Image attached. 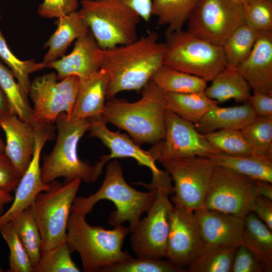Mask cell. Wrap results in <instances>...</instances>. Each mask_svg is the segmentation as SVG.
<instances>
[{
    "label": "cell",
    "instance_id": "30bf717a",
    "mask_svg": "<svg viewBox=\"0 0 272 272\" xmlns=\"http://www.w3.org/2000/svg\"><path fill=\"white\" fill-rule=\"evenodd\" d=\"M244 6L233 0H198L187 20V31L223 46L231 33L246 23Z\"/></svg>",
    "mask_w": 272,
    "mask_h": 272
},
{
    "label": "cell",
    "instance_id": "f6af8a7d",
    "mask_svg": "<svg viewBox=\"0 0 272 272\" xmlns=\"http://www.w3.org/2000/svg\"><path fill=\"white\" fill-rule=\"evenodd\" d=\"M251 212L254 213L272 231V200L263 196H256Z\"/></svg>",
    "mask_w": 272,
    "mask_h": 272
},
{
    "label": "cell",
    "instance_id": "4fadbf2b",
    "mask_svg": "<svg viewBox=\"0 0 272 272\" xmlns=\"http://www.w3.org/2000/svg\"><path fill=\"white\" fill-rule=\"evenodd\" d=\"M256 196L253 180L215 166L204 208L244 218L251 212Z\"/></svg>",
    "mask_w": 272,
    "mask_h": 272
},
{
    "label": "cell",
    "instance_id": "603a6c76",
    "mask_svg": "<svg viewBox=\"0 0 272 272\" xmlns=\"http://www.w3.org/2000/svg\"><path fill=\"white\" fill-rule=\"evenodd\" d=\"M57 29L44 45L48 51L42 62L45 65L60 57L74 40L87 35L89 27L79 10L57 18Z\"/></svg>",
    "mask_w": 272,
    "mask_h": 272
},
{
    "label": "cell",
    "instance_id": "8fae6325",
    "mask_svg": "<svg viewBox=\"0 0 272 272\" xmlns=\"http://www.w3.org/2000/svg\"><path fill=\"white\" fill-rule=\"evenodd\" d=\"M151 189L156 190V195L147 216L140 220L130 232L131 247L137 257L162 259L166 255L169 217L174 206L167 191Z\"/></svg>",
    "mask_w": 272,
    "mask_h": 272
},
{
    "label": "cell",
    "instance_id": "7bdbcfd3",
    "mask_svg": "<svg viewBox=\"0 0 272 272\" xmlns=\"http://www.w3.org/2000/svg\"><path fill=\"white\" fill-rule=\"evenodd\" d=\"M265 271L262 263L247 248L240 245L237 248L231 272Z\"/></svg>",
    "mask_w": 272,
    "mask_h": 272
},
{
    "label": "cell",
    "instance_id": "9a60e30c",
    "mask_svg": "<svg viewBox=\"0 0 272 272\" xmlns=\"http://www.w3.org/2000/svg\"><path fill=\"white\" fill-rule=\"evenodd\" d=\"M55 129L54 124L45 123H38L34 127L35 145L32 160L15 189L11 206L0 216V226L29 208L40 193L49 189V183H45L41 179L40 156L45 143L54 139Z\"/></svg>",
    "mask_w": 272,
    "mask_h": 272
},
{
    "label": "cell",
    "instance_id": "1f68e13d",
    "mask_svg": "<svg viewBox=\"0 0 272 272\" xmlns=\"http://www.w3.org/2000/svg\"><path fill=\"white\" fill-rule=\"evenodd\" d=\"M10 222L35 270L41 256L42 240L38 225L30 208L22 211Z\"/></svg>",
    "mask_w": 272,
    "mask_h": 272
},
{
    "label": "cell",
    "instance_id": "7a4b0ae2",
    "mask_svg": "<svg viewBox=\"0 0 272 272\" xmlns=\"http://www.w3.org/2000/svg\"><path fill=\"white\" fill-rule=\"evenodd\" d=\"M108 100L101 116L106 123L125 130L139 145L154 144L164 139V93L151 80L142 88L137 101L114 97Z\"/></svg>",
    "mask_w": 272,
    "mask_h": 272
},
{
    "label": "cell",
    "instance_id": "3957f363",
    "mask_svg": "<svg viewBox=\"0 0 272 272\" xmlns=\"http://www.w3.org/2000/svg\"><path fill=\"white\" fill-rule=\"evenodd\" d=\"M54 123L57 132L56 142L51 152L43 156L41 167L42 181L49 183L63 177L64 182L76 179L87 183L96 182L103 174L104 165L111 159L109 155H104L92 165L79 158L78 144L89 131L90 118L71 119L66 113L62 112Z\"/></svg>",
    "mask_w": 272,
    "mask_h": 272
},
{
    "label": "cell",
    "instance_id": "f546056e",
    "mask_svg": "<svg viewBox=\"0 0 272 272\" xmlns=\"http://www.w3.org/2000/svg\"><path fill=\"white\" fill-rule=\"evenodd\" d=\"M151 80L164 93L203 92L207 87V82L204 79L164 64L156 72Z\"/></svg>",
    "mask_w": 272,
    "mask_h": 272
},
{
    "label": "cell",
    "instance_id": "4dcf8cb0",
    "mask_svg": "<svg viewBox=\"0 0 272 272\" xmlns=\"http://www.w3.org/2000/svg\"><path fill=\"white\" fill-rule=\"evenodd\" d=\"M0 86L5 93L14 113L23 121L33 127L36 123L33 118L28 95L16 82L12 71L0 62Z\"/></svg>",
    "mask_w": 272,
    "mask_h": 272
},
{
    "label": "cell",
    "instance_id": "cb8c5ba5",
    "mask_svg": "<svg viewBox=\"0 0 272 272\" xmlns=\"http://www.w3.org/2000/svg\"><path fill=\"white\" fill-rule=\"evenodd\" d=\"M256 116L250 104L247 102L239 106H218L208 112L194 125L202 134L221 129L241 130Z\"/></svg>",
    "mask_w": 272,
    "mask_h": 272
},
{
    "label": "cell",
    "instance_id": "52a82bcc",
    "mask_svg": "<svg viewBox=\"0 0 272 272\" xmlns=\"http://www.w3.org/2000/svg\"><path fill=\"white\" fill-rule=\"evenodd\" d=\"M164 65L212 81L227 65L222 46L182 29L165 35Z\"/></svg>",
    "mask_w": 272,
    "mask_h": 272
},
{
    "label": "cell",
    "instance_id": "7402d4cb",
    "mask_svg": "<svg viewBox=\"0 0 272 272\" xmlns=\"http://www.w3.org/2000/svg\"><path fill=\"white\" fill-rule=\"evenodd\" d=\"M108 81L107 73L102 69L86 78L80 79L69 118L81 119L101 116Z\"/></svg>",
    "mask_w": 272,
    "mask_h": 272
},
{
    "label": "cell",
    "instance_id": "7dc6e473",
    "mask_svg": "<svg viewBox=\"0 0 272 272\" xmlns=\"http://www.w3.org/2000/svg\"><path fill=\"white\" fill-rule=\"evenodd\" d=\"M133 10L145 21H149L152 16V0H121Z\"/></svg>",
    "mask_w": 272,
    "mask_h": 272
},
{
    "label": "cell",
    "instance_id": "ee69618b",
    "mask_svg": "<svg viewBox=\"0 0 272 272\" xmlns=\"http://www.w3.org/2000/svg\"><path fill=\"white\" fill-rule=\"evenodd\" d=\"M21 176L5 153L0 152V190L10 193L15 190Z\"/></svg>",
    "mask_w": 272,
    "mask_h": 272
},
{
    "label": "cell",
    "instance_id": "db71d44e",
    "mask_svg": "<svg viewBox=\"0 0 272 272\" xmlns=\"http://www.w3.org/2000/svg\"><path fill=\"white\" fill-rule=\"evenodd\" d=\"M2 271H4L3 269L1 268V266H0V272H2Z\"/></svg>",
    "mask_w": 272,
    "mask_h": 272
},
{
    "label": "cell",
    "instance_id": "d590c367",
    "mask_svg": "<svg viewBox=\"0 0 272 272\" xmlns=\"http://www.w3.org/2000/svg\"><path fill=\"white\" fill-rule=\"evenodd\" d=\"M202 135L218 153L235 156L253 154L240 130L221 129Z\"/></svg>",
    "mask_w": 272,
    "mask_h": 272
},
{
    "label": "cell",
    "instance_id": "f1b7e54d",
    "mask_svg": "<svg viewBox=\"0 0 272 272\" xmlns=\"http://www.w3.org/2000/svg\"><path fill=\"white\" fill-rule=\"evenodd\" d=\"M198 0H152L151 13L157 25L166 26L165 35L180 30L193 11Z\"/></svg>",
    "mask_w": 272,
    "mask_h": 272
},
{
    "label": "cell",
    "instance_id": "ba28073f",
    "mask_svg": "<svg viewBox=\"0 0 272 272\" xmlns=\"http://www.w3.org/2000/svg\"><path fill=\"white\" fill-rule=\"evenodd\" d=\"M81 180L49 183V189L40 193L30 207L41 237V253L66 241L67 224Z\"/></svg>",
    "mask_w": 272,
    "mask_h": 272
},
{
    "label": "cell",
    "instance_id": "e0dca14e",
    "mask_svg": "<svg viewBox=\"0 0 272 272\" xmlns=\"http://www.w3.org/2000/svg\"><path fill=\"white\" fill-rule=\"evenodd\" d=\"M194 214L205 245L222 247L241 245L243 218L205 208Z\"/></svg>",
    "mask_w": 272,
    "mask_h": 272
},
{
    "label": "cell",
    "instance_id": "9f6ffc18",
    "mask_svg": "<svg viewBox=\"0 0 272 272\" xmlns=\"http://www.w3.org/2000/svg\"><path fill=\"white\" fill-rule=\"evenodd\" d=\"M97 1H101V0H97Z\"/></svg>",
    "mask_w": 272,
    "mask_h": 272
},
{
    "label": "cell",
    "instance_id": "7c38bea8",
    "mask_svg": "<svg viewBox=\"0 0 272 272\" xmlns=\"http://www.w3.org/2000/svg\"><path fill=\"white\" fill-rule=\"evenodd\" d=\"M58 80L56 73L52 72L37 77L31 83L28 95L33 103V118L36 123L54 124L62 112L70 117L80 79L71 76Z\"/></svg>",
    "mask_w": 272,
    "mask_h": 272
},
{
    "label": "cell",
    "instance_id": "83f0119b",
    "mask_svg": "<svg viewBox=\"0 0 272 272\" xmlns=\"http://www.w3.org/2000/svg\"><path fill=\"white\" fill-rule=\"evenodd\" d=\"M166 108L181 118L196 124L219 103L208 97L204 91L187 93H164Z\"/></svg>",
    "mask_w": 272,
    "mask_h": 272
},
{
    "label": "cell",
    "instance_id": "f907efd6",
    "mask_svg": "<svg viewBox=\"0 0 272 272\" xmlns=\"http://www.w3.org/2000/svg\"><path fill=\"white\" fill-rule=\"evenodd\" d=\"M14 199V197L10 192L0 190V214H3L4 207Z\"/></svg>",
    "mask_w": 272,
    "mask_h": 272
},
{
    "label": "cell",
    "instance_id": "277c9868",
    "mask_svg": "<svg viewBox=\"0 0 272 272\" xmlns=\"http://www.w3.org/2000/svg\"><path fill=\"white\" fill-rule=\"evenodd\" d=\"M86 215L71 213L67 224L66 242L72 252H78L84 272H103L106 268L131 257L122 250L129 228L120 225L113 229L92 226Z\"/></svg>",
    "mask_w": 272,
    "mask_h": 272
},
{
    "label": "cell",
    "instance_id": "11a10c76",
    "mask_svg": "<svg viewBox=\"0 0 272 272\" xmlns=\"http://www.w3.org/2000/svg\"><path fill=\"white\" fill-rule=\"evenodd\" d=\"M1 15H0V20H1Z\"/></svg>",
    "mask_w": 272,
    "mask_h": 272
},
{
    "label": "cell",
    "instance_id": "681fc988",
    "mask_svg": "<svg viewBox=\"0 0 272 272\" xmlns=\"http://www.w3.org/2000/svg\"><path fill=\"white\" fill-rule=\"evenodd\" d=\"M10 114H15L8 99L0 86V117Z\"/></svg>",
    "mask_w": 272,
    "mask_h": 272
},
{
    "label": "cell",
    "instance_id": "ab89813d",
    "mask_svg": "<svg viewBox=\"0 0 272 272\" xmlns=\"http://www.w3.org/2000/svg\"><path fill=\"white\" fill-rule=\"evenodd\" d=\"M171 262L147 257L130 258L104 270L103 272H185Z\"/></svg>",
    "mask_w": 272,
    "mask_h": 272
},
{
    "label": "cell",
    "instance_id": "5b68a950",
    "mask_svg": "<svg viewBox=\"0 0 272 272\" xmlns=\"http://www.w3.org/2000/svg\"><path fill=\"white\" fill-rule=\"evenodd\" d=\"M156 193V189L142 192L129 185L123 177L121 166L117 160H112L107 165L105 177L100 188L88 197L76 196L71 213L86 216L99 200L107 199L113 202L116 208L110 213L108 223L115 227L127 221L131 232L142 214L150 208Z\"/></svg>",
    "mask_w": 272,
    "mask_h": 272
},
{
    "label": "cell",
    "instance_id": "bcb514c9",
    "mask_svg": "<svg viewBox=\"0 0 272 272\" xmlns=\"http://www.w3.org/2000/svg\"><path fill=\"white\" fill-rule=\"evenodd\" d=\"M248 102L257 116H272V95L253 93Z\"/></svg>",
    "mask_w": 272,
    "mask_h": 272
},
{
    "label": "cell",
    "instance_id": "74e56055",
    "mask_svg": "<svg viewBox=\"0 0 272 272\" xmlns=\"http://www.w3.org/2000/svg\"><path fill=\"white\" fill-rule=\"evenodd\" d=\"M10 250L9 272H34L29 256L11 222L0 226Z\"/></svg>",
    "mask_w": 272,
    "mask_h": 272
},
{
    "label": "cell",
    "instance_id": "484cf974",
    "mask_svg": "<svg viewBox=\"0 0 272 272\" xmlns=\"http://www.w3.org/2000/svg\"><path fill=\"white\" fill-rule=\"evenodd\" d=\"M241 245L262 263L266 272L272 271L271 230L252 212L244 218Z\"/></svg>",
    "mask_w": 272,
    "mask_h": 272
},
{
    "label": "cell",
    "instance_id": "f5cc1de1",
    "mask_svg": "<svg viewBox=\"0 0 272 272\" xmlns=\"http://www.w3.org/2000/svg\"><path fill=\"white\" fill-rule=\"evenodd\" d=\"M233 1L239 4H242V5L244 6L245 8L246 9V6L247 4V0H233Z\"/></svg>",
    "mask_w": 272,
    "mask_h": 272
},
{
    "label": "cell",
    "instance_id": "816d5d0a",
    "mask_svg": "<svg viewBox=\"0 0 272 272\" xmlns=\"http://www.w3.org/2000/svg\"><path fill=\"white\" fill-rule=\"evenodd\" d=\"M5 144L0 136V152H4Z\"/></svg>",
    "mask_w": 272,
    "mask_h": 272
},
{
    "label": "cell",
    "instance_id": "f35d334b",
    "mask_svg": "<svg viewBox=\"0 0 272 272\" xmlns=\"http://www.w3.org/2000/svg\"><path fill=\"white\" fill-rule=\"evenodd\" d=\"M66 241L57 246L41 253L35 272H80V269L72 260Z\"/></svg>",
    "mask_w": 272,
    "mask_h": 272
},
{
    "label": "cell",
    "instance_id": "836d02e7",
    "mask_svg": "<svg viewBox=\"0 0 272 272\" xmlns=\"http://www.w3.org/2000/svg\"><path fill=\"white\" fill-rule=\"evenodd\" d=\"M237 248L205 245L200 253L186 270L189 272H231Z\"/></svg>",
    "mask_w": 272,
    "mask_h": 272
},
{
    "label": "cell",
    "instance_id": "5bb4252c",
    "mask_svg": "<svg viewBox=\"0 0 272 272\" xmlns=\"http://www.w3.org/2000/svg\"><path fill=\"white\" fill-rule=\"evenodd\" d=\"M165 136L153 144L149 152L156 162L193 157H209L218 153L194 124L166 110L165 116Z\"/></svg>",
    "mask_w": 272,
    "mask_h": 272
},
{
    "label": "cell",
    "instance_id": "8992f818",
    "mask_svg": "<svg viewBox=\"0 0 272 272\" xmlns=\"http://www.w3.org/2000/svg\"><path fill=\"white\" fill-rule=\"evenodd\" d=\"M79 11L102 49L133 42L138 39L141 17L121 0H81Z\"/></svg>",
    "mask_w": 272,
    "mask_h": 272
},
{
    "label": "cell",
    "instance_id": "ac0fdd59",
    "mask_svg": "<svg viewBox=\"0 0 272 272\" xmlns=\"http://www.w3.org/2000/svg\"><path fill=\"white\" fill-rule=\"evenodd\" d=\"M102 54V49L90 31L75 41L70 54L48 63L46 67L54 69L59 81L71 76L83 79L101 69Z\"/></svg>",
    "mask_w": 272,
    "mask_h": 272
},
{
    "label": "cell",
    "instance_id": "8d00e7d4",
    "mask_svg": "<svg viewBox=\"0 0 272 272\" xmlns=\"http://www.w3.org/2000/svg\"><path fill=\"white\" fill-rule=\"evenodd\" d=\"M0 57L13 73L18 83L28 95L31 81L29 75L45 67L42 62H37L34 59L21 60L9 49L0 29Z\"/></svg>",
    "mask_w": 272,
    "mask_h": 272
},
{
    "label": "cell",
    "instance_id": "9c48e42d",
    "mask_svg": "<svg viewBox=\"0 0 272 272\" xmlns=\"http://www.w3.org/2000/svg\"><path fill=\"white\" fill-rule=\"evenodd\" d=\"M174 181L171 201L174 207L187 211L204 208L210 182L215 165L208 157L193 156L161 163Z\"/></svg>",
    "mask_w": 272,
    "mask_h": 272
},
{
    "label": "cell",
    "instance_id": "d6986e66",
    "mask_svg": "<svg viewBox=\"0 0 272 272\" xmlns=\"http://www.w3.org/2000/svg\"><path fill=\"white\" fill-rule=\"evenodd\" d=\"M237 69L253 93L272 95V31L259 32L251 53Z\"/></svg>",
    "mask_w": 272,
    "mask_h": 272
},
{
    "label": "cell",
    "instance_id": "ffe728a7",
    "mask_svg": "<svg viewBox=\"0 0 272 272\" xmlns=\"http://www.w3.org/2000/svg\"><path fill=\"white\" fill-rule=\"evenodd\" d=\"M0 127L6 137L4 153L22 175L29 166L35 150L34 127L15 114L0 117Z\"/></svg>",
    "mask_w": 272,
    "mask_h": 272
},
{
    "label": "cell",
    "instance_id": "c3c4849f",
    "mask_svg": "<svg viewBox=\"0 0 272 272\" xmlns=\"http://www.w3.org/2000/svg\"><path fill=\"white\" fill-rule=\"evenodd\" d=\"M254 192L256 196H263L272 200L271 183L258 180H253Z\"/></svg>",
    "mask_w": 272,
    "mask_h": 272
},
{
    "label": "cell",
    "instance_id": "2e32d148",
    "mask_svg": "<svg viewBox=\"0 0 272 272\" xmlns=\"http://www.w3.org/2000/svg\"><path fill=\"white\" fill-rule=\"evenodd\" d=\"M204 246L194 212L174 207L169 217L165 258L175 265L186 270Z\"/></svg>",
    "mask_w": 272,
    "mask_h": 272
},
{
    "label": "cell",
    "instance_id": "d4e9b609",
    "mask_svg": "<svg viewBox=\"0 0 272 272\" xmlns=\"http://www.w3.org/2000/svg\"><path fill=\"white\" fill-rule=\"evenodd\" d=\"M208 157L215 166L226 168L252 180L272 183V158L254 154L235 156L222 153Z\"/></svg>",
    "mask_w": 272,
    "mask_h": 272
},
{
    "label": "cell",
    "instance_id": "6da1fadb",
    "mask_svg": "<svg viewBox=\"0 0 272 272\" xmlns=\"http://www.w3.org/2000/svg\"><path fill=\"white\" fill-rule=\"evenodd\" d=\"M164 42L151 32L129 44L102 49L101 69L107 73L106 98L123 91H139L164 64Z\"/></svg>",
    "mask_w": 272,
    "mask_h": 272
},
{
    "label": "cell",
    "instance_id": "b9f144b4",
    "mask_svg": "<svg viewBox=\"0 0 272 272\" xmlns=\"http://www.w3.org/2000/svg\"><path fill=\"white\" fill-rule=\"evenodd\" d=\"M79 5V0H43L37 12L43 18L57 19L78 11Z\"/></svg>",
    "mask_w": 272,
    "mask_h": 272
},
{
    "label": "cell",
    "instance_id": "d6a6232c",
    "mask_svg": "<svg viewBox=\"0 0 272 272\" xmlns=\"http://www.w3.org/2000/svg\"><path fill=\"white\" fill-rule=\"evenodd\" d=\"M259 32L245 23L236 29L223 45L227 65L237 68L251 53Z\"/></svg>",
    "mask_w": 272,
    "mask_h": 272
},
{
    "label": "cell",
    "instance_id": "4316f807",
    "mask_svg": "<svg viewBox=\"0 0 272 272\" xmlns=\"http://www.w3.org/2000/svg\"><path fill=\"white\" fill-rule=\"evenodd\" d=\"M211 82L204 92L219 103L232 99L244 103L248 101L251 95L250 86L237 68L226 65Z\"/></svg>",
    "mask_w": 272,
    "mask_h": 272
},
{
    "label": "cell",
    "instance_id": "e575fe53",
    "mask_svg": "<svg viewBox=\"0 0 272 272\" xmlns=\"http://www.w3.org/2000/svg\"><path fill=\"white\" fill-rule=\"evenodd\" d=\"M240 130L253 154L272 158V116H256Z\"/></svg>",
    "mask_w": 272,
    "mask_h": 272
},
{
    "label": "cell",
    "instance_id": "44dd1931",
    "mask_svg": "<svg viewBox=\"0 0 272 272\" xmlns=\"http://www.w3.org/2000/svg\"><path fill=\"white\" fill-rule=\"evenodd\" d=\"M90 135L99 139L109 149L110 153L109 156L111 159L133 158L140 165L148 167L152 175H157L161 172L162 170L157 167L156 161L149 151L141 149L126 134L109 129L101 116L90 118Z\"/></svg>",
    "mask_w": 272,
    "mask_h": 272
},
{
    "label": "cell",
    "instance_id": "60d3db41",
    "mask_svg": "<svg viewBox=\"0 0 272 272\" xmlns=\"http://www.w3.org/2000/svg\"><path fill=\"white\" fill-rule=\"evenodd\" d=\"M246 23L258 32L272 31V0H247Z\"/></svg>",
    "mask_w": 272,
    "mask_h": 272
}]
</instances>
